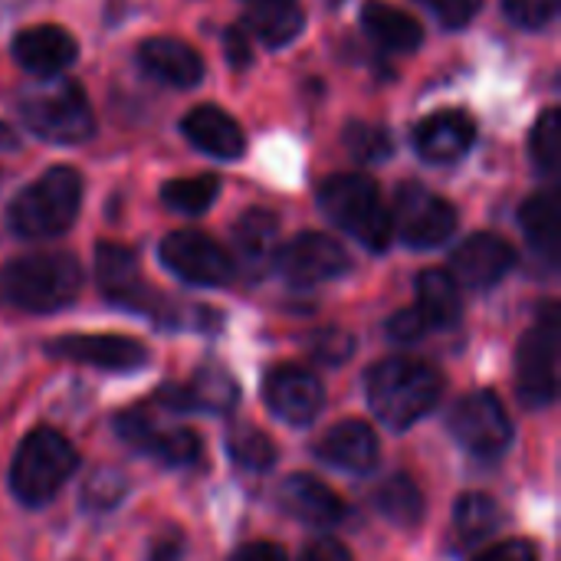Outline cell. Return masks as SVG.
<instances>
[{
    "mask_svg": "<svg viewBox=\"0 0 561 561\" xmlns=\"http://www.w3.org/2000/svg\"><path fill=\"white\" fill-rule=\"evenodd\" d=\"M440 394H444L440 375L427 362L408 355L385 358L368 375V404L375 417L398 434L414 427L424 414H431Z\"/></svg>",
    "mask_w": 561,
    "mask_h": 561,
    "instance_id": "6da1fadb",
    "label": "cell"
},
{
    "mask_svg": "<svg viewBox=\"0 0 561 561\" xmlns=\"http://www.w3.org/2000/svg\"><path fill=\"white\" fill-rule=\"evenodd\" d=\"M82 289V270L69 253H33L0 266V302L20 312L66 309Z\"/></svg>",
    "mask_w": 561,
    "mask_h": 561,
    "instance_id": "7a4b0ae2",
    "label": "cell"
},
{
    "mask_svg": "<svg viewBox=\"0 0 561 561\" xmlns=\"http://www.w3.org/2000/svg\"><path fill=\"white\" fill-rule=\"evenodd\" d=\"M79 204H82V178L79 171L59 164L13 197L7 220L13 233L26 240H49L72 227Z\"/></svg>",
    "mask_w": 561,
    "mask_h": 561,
    "instance_id": "3957f363",
    "label": "cell"
},
{
    "mask_svg": "<svg viewBox=\"0 0 561 561\" xmlns=\"http://www.w3.org/2000/svg\"><path fill=\"white\" fill-rule=\"evenodd\" d=\"M322 210L339 224L345 233H352L365 250L381 253L388 250L394 227L391 210L381 201V191L365 174H332L319 191Z\"/></svg>",
    "mask_w": 561,
    "mask_h": 561,
    "instance_id": "277c9868",
    "label": "cell"
},
{
    "mask_svg": "<svg viewBox=\"0 0 561 561\" xmlns=\"http://www.w3.org/2000/svg\"><path fill=\"white\" fill-rule=\"evenodd\" d=\"M76 463H79L76 447L62 434L39 427L26 434V440L13 457L10 490L23 506H46L62 490V483L76 473Z\"/></svg>",
    "mask_w": 561,
    "mask_h": 561,
    "instance_id": "5b68a950",
    "label": "cell"
},
{
    "mask_svg": "<svg viewBox=\"0 0 561 561\" xmlns=\"http://www.w3.org/2000/svg\"><path fill=\"white\" fill-rule=\"evenodd\" d=\"M20 115H23V125L49 145H79V141H89L95 131L92 105L82 85L72 79H59V82L26 92L20 99Z\"/></svg>",
    "mask_w": 561,
    "mask_h": 561,
    "instance_id": "8992f818",
    "label": "cell"
},
{
    "mask_svg": "<svg viewBox=\"0 0 561 561\" xmlns=\"http://www.w3.org/2000/svg\"><path fill=\"white\" fill-rule=\"evenodd\" d=\"M516 391L526 408H549L559 394V309L556 306H546L542 319L519 342Z\"/></svg>",
    "mask_w": 561,
    "mask_h": 561,
    "instance_id": "52a82bcc",
    "label": "cell"
},
{
    "mask_svg": "<svg viewBox=\"0 0 561 561\" xmlns=\"http://www.w3.org/2000/svg\"><path fill=\"white\" fill-rule=\"evenodd\" d=\"M95 279L99 289L105 293L108 302L131 309V312H145L158 322H171V306L141 279L138 260L128 247L122 243H99L95 250Z\"/></svg>",
    "mask_w": 561,
    "mask_h": 561,
    "instance_id": "ba28073f",
    "label": "cell"
},
{
    "mask_svg": "<svg viewBox=\"0 0 561 561\" xmlns=\"http://www.w3.org/2000/svg\"><path fill=\"white\" fill-rule=\"evenodd\" d=\"M450 434L473 457L493 460L513 444V424L493 391H473L450 411Z\"/></svg>",
    "mask_w": 561,
    "mask_h": 561,
    "instance_id": "9c48e42d",
    "label": "cell"
},
{
    "mask_svg": "<svg viewBox=\"0 0 561 561\" xmlns=\"http://www.w3.org/2000/svg\"><path fill=\"white\" fill-rule=\"evenodd\" d=\"M391 227H398L401 240L414 250H431L440 247L454 237L457 230V210L450 207V201L431 194L421 184H404L398 191V204H394V217Z\"/></svg>",
    "mask_w": 561,
    "mask_h": 561,
    "instance_id": "30bf717a",
    "label": "cell"
},
{
    "mask_svg": "<svg viewBox=\"0 0 561 561\" xmlns=\"http://www.w3.org/2000/svg\"><path fill=\"white\" fill-rule=\"evenodd\" d=\"M161 263L191 286H227L233 279L230 253L197 230L168 233L161 243Z\"/></svg>",
    "mask_w": 561,
    "mask_h": 561,
    "instance_id": "8fae6325",
    "label": "cell"
},
{
    "mask_svg": "<svg viewBox=\"0 0 561 561\" xmlns=\"http://www.w3.org/2000/svg\"><path fill=\"white\" fill-rule=\"evenodd\" d=\"M115 431L128 447L154 457L164 467H194L201 460V440H197L194 431H187V427H158L141 408L122 411L115 417Z\"/></svg>",
    "mask_w": 561,
    "mask_h": 561,
    "instance_id": "7c38bea8",
    "label": "cell"
},
{
    "mask_svg": "<svg viewBox=\"0 0 561 561\" xmlns=\"http://www.w3.org/2000/svg\"><path fill=\"white\" fill-rule=\"evenodd\" d=\"M352 266L345 247L325 233H299L276 253V270L293 286H319Z\"/></svg>",
    "mask_w": 561,
    "mask_h": 561,
    "instance_id": "4fadbf2b",
    "label": "cell"
},
{
    "mask_svg": "<svg viewBox=\"0 0 561 561\" xmlns=\"http://www.w3.org/2000/svg\"><path fill=\"white\" fill-rule=\"evenodd\" d=\"M46 352L53 358L102 368V371H135L148 365V348L125 335H62V339H49Z\"/></svg>",
    "mask_w": 561,
    "mask_h": 561,
    "instance_id": "5bb4252c",
    "label": "cell"
},
{
    "mask_svg": "<svg viewBox=\"0 0 561 561\" xmlns=\"http://www.w3.org/2000/svg\"><path fill=\"white\" fill-rule=\"evenodd\" d=\"M263 394H266V404L270 411L293 424V427H306L319 417L322 411V385L316 375L296 368V365H279L266 375V385H263Z\"/></svg>",
    "mask_w": 561,
    "mask_h": 561,
    "instance_id": "9a60e30c",
    "label": "cell"
},
{
    "mask_svg": "<svg viewBox=\"0 0 561 561\" xmlns=\"http://www.w3.org/2000/svg\"><path fill=\"white\" fill-rule=\"evenodd\" d=\"M513 263H516V253L503 237L473 233L470 240H463L454 250L450 276H454V283H460L467 289H490L513 270Z\"/></svg>",
    "mask_w": 561,
    "mask_h": 561,
    "instance_id": "2e32d148",
    "label": "cell"
},
{
    "mask_svg": "<svg viewBox=\"0 0 561 561\" xmlns=\"http://www.w3.org/2000/svg\"><path fill=\"white\" fill-rule=\"evenodd\" d=\"M473 138H477V122L460 108L434 112L414 131V145H417L421 158H427L434 164H450V161L463 158L470 151Z\"/></svg>",
    "mask_w": 561,
    "mask_h": 561,
    "instance_id": "e0dca14e",
    "label": "cell"
},
{
    "mask_svg": "<svg viewBox=\"0 0 561 561\" xmlns=\"http://www.w3.org/2000/svg\"><path fill=\"white\" fill-rule=\"evenodd\" d=\"M10 49L16 62L39 79H53L76 59V39L62 26H53V23L20 30Z\"/></svg>",
    "mask_w": 561,
    "mask_h": 561,
    "instance_id": "ac0fdd59",
    "label": "cell"
},
{
    "mask_svg": "<svg viewBox=\"0 0 561 561\" xmlns=\"http://www.w3.org/2000/svg\"><path fill=\"white\" fill-rule=\"evenodd\" d=\"M138 62L145 66L148 76H154L158 82L178 85V89H191L204 79L201 53L174 36H151V39L138 43Z\"/></svg>",
    "mask_w": 561,
    "mask_h": 561,
    "instance_id": "d6986e66",
    "label": "cell"
},
{
    "mask_svg": "<svg viewBox=\"0 0 561 561\" xmlns=\"http://www.w3.org/2000/svg\"><path fill=\"white\" fill-rule=\"evenodd\" d=\"M279 503L293 519L316 526V529H329V526H339L345 519V503L322 480L306 477V473L283 480Z\"/></svg>",
    "mask_w": 561,
    "mask_h": 561,
    "instance_id": "ffe728a7",
    "label": "cell"
},
{
    "mask_svg": "<svg viewBox=\"0 0 561 561\" xmlns=\"http://www.w3.org/2000/svg\"><path fill=\"white\" fill-rule=\"evenodd\" d=\"M319 457L345 473H368L378 463V437L368 424L362 421H345L335 424L322 440H319Z\"/></svg>",
    "mask_w": 561,
    "mask_h": 561,
    "instance_id": "44dd1931",
    "label": "cell"
},
{
    "mask_svg": "<svg viewBox=\"0 0 561 561\" xmlns=\"http://www.w3.org/2000/svg\"><path fill=\"white\" fill-rule=\"evenodd\" d=\"M181 128H184V138H187L194 148L207 151L210 158L233 161V158H240L243 148H247V138H243L240 125H237L227 112H220V108H214V105H201V108L187 112L184 122H181Z\"/></svg>",
    "mask_w": 561,
    "mask_h": 561,
    "instance_id": "7402d4cb",
    "label": "cell"
},
{
    "mask_svg": "<svg viewBox=\"0 0 561 561\" xmlns=\"http://www.w3.org/2000/svg\"><path fill=\"white\" fill-rule=\"evenodd\" d=\"M237 398H240V388L224 368H201L187 388H168L164 391L168 408H178V411L197 408V411H210V414L233 411Z\"/></svg>",
    "mask_w": 561,
    "mask_h": 561,
    "instance_id": "603a6c76",
    "label": "cell"
},
{
    "mask_svg": "<svg viewBox=\"0 0 561 561\" xmlns=\"http://www.w3.org/2000/svg\"><path fill=\"white\" fill-rule=\"evenodd\" d=\"M362 26L378 46H385L391 53H411L424 39V30L414 16H408L404 10L381 3V0H368L362 7Z\"/></svg>",
    "mask_w": 561,
    "mask_h": 561,
    "instance_id": "cb8c5ba5",
    "label": "cell"
},
{
    "mask_svg": "<svg viewBox=\"0 0 561 561\" xmlns=\"http://www.w3.org/2000/svg\"><path fill=\"white\" fill-rule=\"evenodd\" d=\"M519 224H523V233H526L529 247L546 263L556 266L561 253V217L556 194H536V197H529L523 204V210H519Z\"/></svg>",
    "mask_w": 561,
    "mask_h": 561,
    "instance_id": "d4e9b609",
    "label": "cell"
},
{
    "mask_svg": "<svg viewBox=\"0 0 561 561\" xmlns=\"http://www.w3.org/2000/svg\"><path fill=\"white\" fill-rule=\"evenodd\" d=\"M431 329H447L460 319L463 302L454 276L447 270H424L417 276V306H414Z\"/></svg>",
    "mask_w": 561,
    "mask_h": 561,
    "instance_id": "484cf974",
    "label": "cell"
},
{
    "mask_svg": "<svg viewBox=\"0 0 561 561\" xmlns=\"http://www.w3.org/2000/svg\"><path fill=\"white\" fill-rule=\"evenodd\" d=\"M250 33H256L266 46H286L302 33L306 13L296 0H263L253 3L250 20H243Z\"/></svg>",
    "mask_w": 561,
    "mask_h": 561,
    "instance_id": "4316f807",
    "label": "cell"
},
{
    "mask_svg": "<svg viewBox=\"0 0 561 561\" xmlns=\"http://www.w3.org/2000/svg\"><path fill=\"white\" fill-rule=\"evenodd\" d=\"M276 233H279V224L270 210H247L237 227H233V243H237V253L240 260L250 266V270H260L273 260V247H276Z\"/></svg>",
    "mask_w": 561,
    "mask_h": 561,
    "instance_id": "83f0119b",
    "label": "cell"
},
{
    "mask_svg": "<svg viewBox=\"0 0 561 561\" xmlns=\"http://www.w3.org/2000/svg\"><path fill=\"white\" fill-rule=\"evenodd\" d=\"M371 503H375V510H378L388 523H394V526H401V529L417 526L421 516H424V496H421L417 483H414L411 477H404V473L388 477V480L371 493Z\"/></svg>",
    "mask_w": 561,
    "mask_h": 561,
    "instance_id": "f1b7e54d",
    "label": "cell"
},
{
    "mask_svg": "<svg viewBox=\"0 0 561 561\" xmlns=\"http://www.w3.org/2000/svg\"><path fill=\"white\" fill-rule=\"evenodd\" d=\"M454 526H457V533H460V539L467 546L483 542L500 526V506L483 493H467L454 506Z\"/></svg>",
    "mask_w": 561,
    "mask_h": 561,
    "instance_id": "f546056e",
    "label": "cell"
},
{
    "mask_svg": "<svg viewBox=\"0 0 561 561\" xmlns=\"http://www.w3.org/2000/svg\"><path fill=\"white\" fill-rule=\"evenodd\" d=\"M220 194V181L214 174H197V178H178L161 187L164 207L178 214H204Z\"/></svg>",
    "mask_w": 561,
    "mask_h": 561,
    "instance_id": "4dcf8cb0",
    "label": "cell"
},
{
    "mask_svg": "<svg viewBox=\"0 0 561 561\" xmlns=\"http://www.w3.org/2000/svg\"><path fill=\"white\" fill-rule=\"evenodd\" d=\"M227 450H230L233 463L243 467V470H250V473H266L276 463L273 440L263 431H256V427H237L227 437Z\"/></svg>",
    "mask_w": 561,
    "mask_h": 561,
    "instance_id": "1f68e13d",
    "label": "cell"
},
{
    "mask_svg": "<svg viewBox=\"0 0 561 561\" xmlns=\"http://www.w3.org/2000/svg\"><path fill=\"white\" fill-rule=\"evenodd\" d=\"M559 138H561V115L559 108H546L542 118L533 125V161L542 174L559 171Z\"/></svg>",
    "mask_w": 561,
    "mask_h": 561,
    "instance_id": "d6a6232c",
    "label": "cell"
},
{
    "mask_svg": "<svg viewBox=\"0 0 561 561\" xmlns=\"http://www.w3.org/2000/svg\"><path fill=\"white\" fill-rule=\"evenodd\" d=\"M128 490V480L115 470H95L89 477V483L82 486V503L85 510L92 513H105V510H115V503L125 496Z\"/></svg>",
    "mask_w": 561,
    "mask_h": 561,
    "instance_id": "836d02e7",
    "label": "cell"
},
{
    "mask_svg": "<svg viewBox=\"0 0 561 561\" xmlns=\"http://www.w3.org/2000/svg\"><path fill=\"white\" fill-rule=\"evenodd\" d=\"M345 145L352 148V154H358L362 161H385L391 154V138L375 128V125H348L345 128Z\"/></svg>",
    "mask_w": 561,
    "mask_h": 561,
    "instance_id": "e575fe53",
    "label": "cell"
},
{
    "mask_svg": "<svg viewBox=\"0 0 561 561\" xmlns=\"http://www.w3.org/2000/svg\"><path fill=\"white\" fill-rule=\"evenodd\" d=\"M503 10L526 30H539L546 26L556 10H559V0H503Z\"/></svg>",
    "mask_w": 561,
    "mask_h": 561,
    "instance_id": "d590c367",
    "label": "cell"
},
{
    "mask_svg": "<svg viewBox=\"0 0 561 561\" xmlns=\"http://www.w3.org/2000/svg\"><path fill=\"white\" fill-rule=\"evenodd\" d=\"M352 352H355V339L348 332H339V329H329L312 345V355L325 365H342Z\"/></svg>",
    "mask_w": 561,
    "mask_h": 561,
    "instance_id": "8d00e7d4",
    "label": "cell"
},
{
    "mask_svg": "<svg viewBox=\"0 0 561 561\" xmlns=\"http://www.w3.org/2000/svg\"><path fill=\"white\" fill-rule=\"evenodd\" d=\"M421 3H427L434 13H437V20L444 23V26H467L477 13H480V7H483V0H421Z\"/></svg>",
    "mask_w": 561,
    "mask_h": 561,
    "instance_id": "74e56055",
    "label": "cell"
},
{
    "mask_svg": "<svg viewBox=\"0 0 561 561\" xmlns=\"http://www.w3.org/2000/svg\"><path fill=\"white\" fill-rule=\"evenodd\" d=\"M431 332V325L424 322V316L417 312V309H404V312H398L391 322H388V335L394 339V342H417V339H424Z\"/></svg>",
    "mask_w": 561,
    "mask_h": 561,
    "instance_id": "f35d334b",
    "label": "cell"
},
{
    "mask_svg": "<svg viewBox=\"0 0 561 561\" xmlns=\"http://www.w3.org/2000/svg\"><path fill=\"white\" fill-rule=\"evenodd\" d=\"M184 536L178 529H164L151 539L148 552H145V561H184Z\"/></svg>",
    "mask_w": 561,
    "mask_h": 561,
    "instance_id": "ab89813d",
    "label": "cell"
},
{
    "mask_svg": "<svg viewBox=\"0 0 561 561\" xmlns=\"http://www.w3.org/2000/svg\"><path fill=\"white\" fill-rule=\"evenodd\" d=\"M224 49H227V59H230L237 69H243V66H250V62H253V49H250V30H247V23H233V26L224 33Z\"/></svg>",
    "mask_w": 561,
    "mask_h": 561,
    "instance_id": "60d3db41",
    "label": "cell"
},
{
    "mask_svg": "<svg viewBox=\"0 0 561 561\" xmlns=\"http://www.w3.org/2000/svg\"><path fill=\"white\" fill-rule=\"evenodd\" d=\"M470 561H539V552L526 539H510V542H500V546L480 552L477 559Z\"/></svg>",
    "mask_w": 561,
    "mask_h": 561,
    "instance_id": "b9f144b4",
    "label": "cell"
},
{
    "mask_svg": "<svg viewBox=\"0 0 561 561\" xmlns=\"http://www.w3.org/2000/svg\"><path fill=\"white\" fill-rule=\"evenodd\" d=\"M299 561H352V552H348L339 539L322 536V539H312V542L306 546V552H302V559Z\"/></svg>",
    "mask_w": 561,
    "mask_h": 561,
    "instance_id": "7bdbcfd3",
    "label": "cell"
},
{
    "mask_svg": "<svg viewBox=\"0 0 561 561\" xmlns=\"http://www.w3.org/2000/svg\"><path fill=\"white\" fill-rule=\"evenodd\" d=\"M230 561H289L286 552L273 542H253V546H243L240 552H233Z\"/></svg>",
    "mask_w": 561,
    "mask_h": 561,
    "instance_id": "ee69618b",
    "label": "cell"
},
{
    "mask_svg": "<svg viewBox=\"0 0 561 561\" xmlns=\"http://www.w3.org/2000/svg\"><path fill=\"white\" fill-rule=\"evenodd\" d=\"M250 3H263V0H250Z\"/></svg>",
    "mask_w": 561,
    "mask_h": 561,
    "instance_id": "f6af8a7d",
    "label": "cell"
}]
</instances>
